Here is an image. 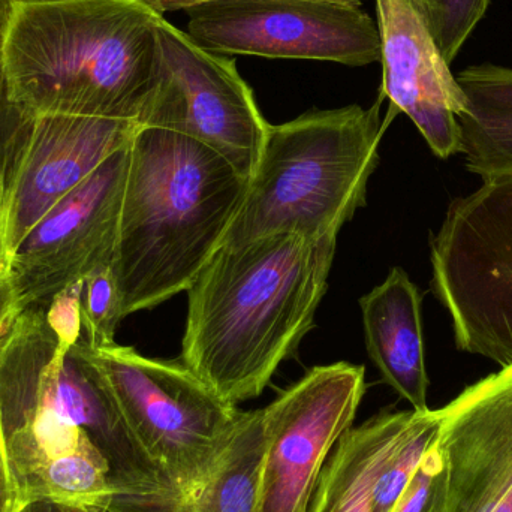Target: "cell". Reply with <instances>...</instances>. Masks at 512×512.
<instances>
[{"instance_id": "603a6c76", "label": "cell", "mask_w": 512, "mask_h": 512, "mask_svg": "<svg viewBox=\"0 0 512 512\" xmlns=\"http://www.w3.org/2000/svg\"><path fill=\"white\" fill-rule=\"evenodd\" d=\"M435 39L442 56L453 63L492 0H408Z\"/></svg>"}, {"instance_id": "4fadbf2b", "label": "cell", "mask_w": 512, "mask_h": 512, "mask_svg": "<svg viewBox=\"0 0 512 512\" xmlns=\"http://www.w3.org/2000/svg\"><path fill=\"white\" fill-rule=\"evenodd\" d=\"M381 36L382 86L379 98L403 113L438 158L460 153L457 117L468 98L408 0H375Z\"/></svg>"}, {"instance_id": "6da1fadb", "label": "cell", "mask_w": 512, "mask_h": 512, "mask_svg": "<svg viewBox=\"0 0 512 512\" xmlns=\"http://www.w3.org/2000/svg\"><path fill=\"white\" fill-rule=\"evenodd\" d=\"M336 246L295 234L222 245L186 291L180 360L230 405L261 396L312 330Z\"/></svg>"}, {"instance_id": "484cf974", "label": "cell", "mask_w": 512, "mask_h": 512, "mask_svg": "<svg viewBox=\"0 0 512 512\" xmlns=\"http://www.w3.org/2000/svg\"><path fill=\"white\" fill-rule=\"evenodd\" d=\"M14 512H113L107 507L95 505L69 504L48 498H33L20 501Z\"/></svg>"}, {"instance_id": "7402d4cb", "label": "cell", "mask_w": 512, "mask_h": 512, "mask_svg": "<svg viewBox=\"0 0 512 512\" xmlns=\"http://www.w3.org/2000/svg\"><path fill=\"white\" fill-rule=\"evenodd\" d=\"M80 316L83 337L92 348L114 345L122 321V301L113 265H104L80 282Z\"/></svg>"}, {"instance_id": "7a4b0ae2", "label": "cell", "mask_w": 512, "mask_h": 512, "mask_svg": "<svg viewBox=\"0 0 512 512\" xmlns=\"http://www.w3.org/2000/svg\"><path fill=\"white\" fill-rule=\"evenodd\" d=\"M248 185L206 144L138 126L113 259L123 318L188 291L224 243Z\"/></svg>"}, {"instance_id": "9a60e30c", "label": "cell", "mask_w": 512, "mask_h": 512, "mask_svg": "<svg viewBox=\"0 0 512 512\" xmlns=\"http://www.w3.org/2000/svg\"><path fill=\"white\" fill-rule=\"evenodd\" d=\"M3 439L20 501L48 498L107 507L114 495L110 466L83 430L35 424Z\"/></svg>"}, {"instance_id": "2e32d148", "label": "cell", "mask_w": 512, "mask_h": 512, "mask_svg": "<svg viewBox=\"0 0 512 512\" xmlns=\"http://www.w3.org/2000/svg\"><path fill=\"white\" fill-rule=\"evenodd\" d=\"M360 307L370 360L414 411H429V376L417 285L405 270L394 267L381 285L361 298Z\"/></svg>"}, {"instance_id": "277c9868", "label": "cell", "mask_w": 512, "mask_h": 512, "mask_svg": "<svg viewBox=\"0 0 512 512\" xmlns=\"http://www.w3.org/2000/svg\"><path fill=\"white\" fill-rule=\"evenodd\" d=\"M33 424L86 432L110 466L114 495L165 489L87 355L80 283L48 304L15 313L0 337L2 433Z\"/></svg>"}, {"instance_id": "3957f363", "label": "cell", "mask_w": 512, "mask_h": 512, "mask_svg": "<svg viewBox=\"0 0 512 512\" xmlns=\"http://www.w3.org/2000/svg\"><path fill=\"white\" fill-rule=\"evenodd\" d=\"M159 14L146 0L11 2L12 98L35 116L138 123L155 86Z\"/></svg>"}, {"instance_id": "d6986e66", "label": "cell", "mask_w": 512, "mask_h": 512, "mask_svg": "<svg viewBox=\"0 0 512 512\" xmlns=\"http://www.w3.org/2000/svg\"><path fill=\"white\" fill-rule=\"evenodd\" d=\"M456 78L468 98L457 117L465 167L483 182L512 176V68L483 63Z\"/></svg>"}, {"instance_id": "e0dca14e", "label": "cell", "mask_w": 512, "mask_h": 512, "mask_svg": "<svg viewBox=\"0 0 512 512\" xmlns=\"http://www.w3.org/2000/svg\"><path fill=\"white\" fill-rule=\"evenodd\" d=\"M264 456L262 409L242 412L209 471L177 492L111 496L113 512H256Z\"/></svg>"}, {"instance_id": "d4e9b609", "label": "cell", "mask_w": 512, "mask_h": 512, "mask_svg": "<svg viewBox=\"0 0 512 512\" xmlns=\"http://www.w3.org/2000/svg\"><path fill=\"white\" fill-rule=\"evenodd\" d=\"M20 504V493L9 466L5 439L0 427V512H14Z\"/></svg>"}, {"instance_id": "ac0fdd59", "label": "cell", "mask_w": 512, "mask_h": 512, "mask_svg": "<svg viewBox=\"0 0 512 512\" xmlns=\"http://www.w3.org/2000/svg\"><path fill=\"white\" fill-rule=\"evenodd\" d=\"M412 411H382L340 438L307 512H372V490Z\"/></svg>"}, {"instance_id": "52a82bcc", "label": "cell", "mask_w": 512, "mask_h": 512, "mask_svg": "<svg viewBox=\"0 0 512 512\" xmlns=\"http://www.w3.org/2000/svg\"><path fill=\"white\" fill-rule=\"evenodd\" d=\"M432 291L457 349L512 364V176L484 180L448 207L430 240Z\"/></svg>"}, {"instance_id": "83f0119b", "label": "cell", "mask_w": 512, "mask_h": 512, "mask_svg": "<svg viewBox=\"0 0 512 512\" xmlns=\"http://www.w3.org/2000/svg\"><path fill=\"white\" fill-rule=\"evenodd\" d=\"M153 9L167 14V12L186 11L198 3L207 2V0H146ZM336 2L349 3V5L363 6V0H336Z\"/></svg>"}, {"instance_id": "5b68a950", "label": "cell", "mask_w": 512, "mask_h": 512, "mask_svg": "<svg viewBox=\"0 0 512 512\" xmlns=\"http://www.w3.org/2000/svg\"><path fill=\"white\" fill-rule=\"evenodd\" d=\"M382 101L369 108L307 111L268 125L258 167L222 245L270 234L339 236L366 206L382 137L397 116L390 110L382 120Z\"/></svg>"}, {"instance_id": "f1b7e54d", "label": "cell", "mask_w": 512, "mask_h": 512, "mask_svg": "<svg viewBox=\"0 0 512 512\" xmlns=\"http://www.w3.org/2000/svg\"><path fill=\"white\" fill-rule=\"evenodd\" d=\"M11 2H44V0H11Z\"/></svg>"}, {"instance_id": "ba28073f", "label": "cell", "mask_w": 512, "mask_h": 512, "mask_svg": "<svg viewBox=\"0 0 512 512\" xmlns=\"http://www.w3.org/2000/svg\"><path fill=\"white\" fill-rule=\"evenodd\" d=\"M156 41L155 86L138 126L194 138L251 180L270 123L236 60L204 50L162 14L156 20Z\"/></svg>"}, {"instance_id": "4316f807", "label": "cell", "mask_w": 512, "mask_h": 512, "mask_svg": "<svg viewBox=\"0 0 512 512\" xmlns=\"http://www.w3.org/2000/svg\"><path fill=\"white\" fill-rule=\"evenodd\" d=\"M15 309L14 294H12L11 283L8 276L0 277V337L8 328L9 322L14 318Z\"/></svg>"}, {"instance_id": "9c48e42d", "label": "cell", "mask_w": 512, "mask_h": 512, "mask_svg": "<svg viewBox=\"0 0 512 512\" xmlns=\"http://www.w3.org/2000/svg\"><path fill=\"white\" fill-rule=\"evenodd\" d=\"M189 38L210 53L381 62L378 23L363 6L336 0H207L186 9Z\"/></svg>"}, {"instance_id": "ffe728a7", "label": "cell", "mask_w": 512, "mask_h": 512, "mask_svg": "<svg viewBox=\"0 0 512 512\" xmlns=\"http://www.w3.org/2000/svg\"><path fill=\"white\" fill-rule=\"evenodd\" d=\"M441 429V409L418 412L411 418L391 448L372 490V512H391L420 468Z\"/></svg>"}, {"instance_id": "7c38bea8", "label": "cell", "mask_w": 512, "mask_h": 512, "mask_svg": "<svg viewBox=\"0 0 512 512\" xmlns=\"http://www.w3.org/2000/svg\"><path fill=\"white\" fill-rule=\"evenodd\" d=\"M444 512H512V364L441 409Z\"/></svg>"}, {"instance_id": "8992f818", "label": "cell", "mask_w": 512, "mask_h": 512, "mask_svg": "<svg viewBox=\"0 0 512 512\" xmlns=\"http://www.w3.org/2000/svg\"><path fill=\"white\" fill-rule=\"evenodd\" d=\"M86 351L138 447L167 492L200 480L233 435L242 412L182 360H156L117 343ZM162 492V490H159Z\"/></svg>"}, {"instance_id": "30bf717a", "label": "cell", "mask_w": 512, "mask_h": 512, "mask_svg": "<svg viewBox=\"0 0 512 512\" xmlns=\"http://www.w3.org/2000/svg\"><path fill=\"white\" fill-rule=\"evenodd\" d=\"M366 369L313 367L262 409L264 456L256 512H307L328 457L354 424Z\"/></svg>"}, {"instance_id": "cb8c5ba5", "label": "cell", "mask_w": 512, "mask_h": 512, "mask_svg": "<svg viewBox=\"0 0 512 512\" xmlns=\"http://www.w3.org/2000/svg\"><path fill=\"white\" fill-rule=\"evenodd\" d=\"M436 442L391 512L445 511V463Z\"/></svg>"}, {"instance_id": "8fae6325", "label": "cell", "mask_w": 512, "mask_h": 512, "mask_svg": "<svg viewBox=\"0 0 512 512\" xmlns=\"http://www.w3.org/2000/svg\"><path fill=\"white\" fill-rule=\"evenodd\" d=\"M128 170L129 144L69 192L12 252L8 279L17 312L48 304L96 268L113 265Z\"/></svg>"}, {"instance_id": "44dd1931", "label": "cell", "mask_w": 512, "mask_h": 512, "mask_svg": "<svg viewBox=\"0 0 512 512\" xmlns=\"http://www.w3.org/2000/svg\"><path fill=\"white\" fill-rule=\"evenodd\" d=\"M11 0H0V201L14 188L32 143L36 116L12 98L5 66Z\"/></svg>"}, {"instance_id": "5bb4252c", "label": "cell", "mask_w": 512, "mask_h": 512, "mask_svg": "<svg viewBox=\"0 0 512 512\" xmlns=\"http://www.w3.org/2000/svg\"><path fill=\"white\" fill-rule=\"evenodd\" d=\"M138 123L101 117L36 116L32 146L9 210L8 264L12 252L69 192L102 162L128 146Z\"/></svg>"}]
</instances>
